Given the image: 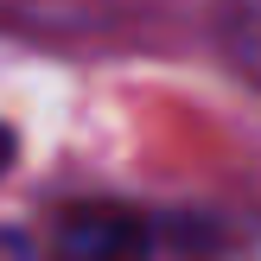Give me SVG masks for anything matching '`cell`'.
I'll return each instance as SVG.
<instances>
[{"label":"cell","mask_w":261,"mask_h":261,"mask_svg":"<svg viewBox=\"0 0 261 261\" xmlns=\"http://www.w3.org/2000/svg\"><path fill=\"white\" fill-rule=\"evenodd\" d=\"M0 261H32V242L13 236V229H0Z\"/></svg>","instance_id":"2"},{"label":"cell","mask_w":261,"mask_h":261,"mask_svg":"<svg viewBox=\"0 0 261 261\" xmlns=\"http://www.w3.org/2000/svg\"><path fill=\"white\" fill-rule=\"evenodd\" d=\"M13 153H19V140H13V127H0V172L13 166Z\"/></svg>","instance_id":"3"},{"label":"cell","mask_w":261,"mask_h":261,"mask_svg":"<svg viewBox=\"0 0 261 261\" xmlns=\"http://www.w3.org/2000/svg\"><path fill=\"white\" fill-rule=\"evenodd\" d=\"M153 229L127 204H70L51 223V261H140Z\"/></svg>","instance_id":"1"}]
</instances>
